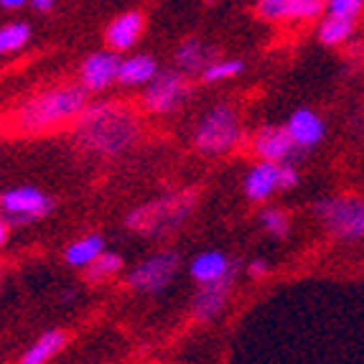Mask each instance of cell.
<instances>
[{
  "mask_svg": "<svg viewBox=\"0 0 364 364\" xmlns=\"http://www.w3.org/2000/svg\"><path fill=\"white\" fill-rule=\"evenodd\" d=\"M79 148L100 158H117L140 138V117L122 102H90L74 125Z\"/></svg>",
  "mask_w": 364,
  "mask_h": 364,
  "instance_id": "obj_1",
  "label": "cell"
},
{
  "mask_svg": "<svg viewBox=\"0 0 364 364\" xmlns=\"http://www.w3.org/2000/svg\"><path fill=\"white\" fill-rule=\"evenodd\" d=\"M90 105V92L79 85L51 87L46 92H38L31 100H26L16 109V128L23 133H51L69 122H77V117Z\"/></svg>",
  "mask_w": 364,
  "mask_h": 364,
  "instance_id": "obj_2",
  "label": "cell"
},
{
  "mask_svg": "<svg viewBox=\"0 0 364 364\" xmlns=\"http://www.w3.org/2000/svg\"><path fill=\"white\" fill-rule=\"evenodd\" d=\"M196 209V191H176L148 201L125 217V227L140 237H166L181 230Z\"/></svg>",
  "mask_w": 364,
  "mask_h": 364,
  "instance_id": "obj_3",
  "label": "cell"
},
{
  "mask_svg": "<svg viewBox=\"0 0 364 364\" xmlns=\"http://www.w3.org/2000/svg\"><path fill=\"white\" fill-rule=\"evenodd\" d=\"M242 122L237 109L230 105H214L196 125L194 146L201 156L219 158L235 151L242 143Z\"/></svg>",
  "mask_w": 364,
  "mask_h": 364,
  "instance_id": "obj_4",
  "label": "cell"
},
{
  "mask_svg": "<svg viewBox=\"0 0 364 364\" xmlns=\"http://www.w3.org/2000/svg\"><path fill=\"white\" fill-rule=\"evenodd\" d=\"M314 214L323 225V230L336 237L339 242L364 240V196H323V199L314 201Z\"/></svg>",
  "mask_w": 364,
  "mask_h": 364,
  "instance_id": "obj_5",
  "label": "cell"
},
{
  "mask_svg": "<svg viewBox=\"0 0 364 364\" xmlns=\"http://www.w3.org/2000/svg\"><path fill=\"white\" fill-rule=\"evenodd\" d=\"M191 97V79L181 69H158L156 77L143 87L140 105L151 115H168L176 112Z\"/></svg>",
  "mask_w": 364,
  "mask_h": 364,
  "instance_id": "obj_6",
  "label": "cell"
},
{
  "mask_svg": "<svg viewBox=\"0 0 364 364\" xmlns=\"http://www.w3.org/2000/svg\"><path fill=\"white\" fill-rule=\"evenodd\" d=\"M54 209V199L36 186H16L0 194V214L13 227H26L31 222L49 217Z\"/></svg>",
  "mask_w": 364,
  "mask_h": 364,
  "instance_id": "obj_7",
  "label": "cell"
},
{
  "mask_svg": "<svg viewBox=\"0 0 364 364\" xmlns=\"http://www.w3.org/2000/svg\"><path fill=\"white\" fill-rule=\"evenodd\" d=\"M178 273V255L173 250H161L156 255L146 257L143 262L133 267L128 273V286L135 293H164L173 283Z\"/></svg>",
  "mask_w": 364,
  "mask_h": 364,
  "instance_id": "obj_8",
  "label": "cell"
},
{
  "mask_svg": "<svg viewBox=\"0 0 364 364\" xmlns=\"http://www.w3.org/2000/svg\"><path fill=\"white\" fill-rule=\"evenodd\" d=\"M122 56L120 51L105 49L90 54L82 67H79V85L85 87L90 95H100V92H107L109 87L117 85V74H120Z\"/></svg>",
  "mask_w": 364,
  "mask_h": 364,
  "instance_id": "obj_9",
  "label": "cell"
},
{
  "mask_svg": "<svg viewBox=\"0 0 364 364\" xmlns=\"http://www.w3.org/2000/svg\"><path fill=\"white\" fill-rule=\"evenodd\" d=\"M252 153L260 161H273V164H293L301 156L286 125H262L252 135Z\"/></svg>",
  "mask_w": 364,
  "mask_h": 364,
  "instance_id": "obj_10",
  "label": "cell"
},
{
  "mask_svg": "<svg viewBox=\"0 0 364 364\" xmlns=\"http://www.w3.org/2000/svg\"><path fill=\"white\" fill-rule=\"evenodd\" d=\"M235 280H237V270H232L225 278L212 280V283H201L199 291L194 293V301H191V314H194L196 321L209 323L227 309L232 288H235Z\"/></svg>",
  "mask_w": 364,
  "mask_h": 364,
  "instance_id": "obj_11",
  "label": "cell"
},
{
  "mask_svg": "<svg viewBox=\"0 0 364 364\" xmlns=\"http://www.w3.org/2000/svg\"><path fill=\"white\" fill-rule=\"evenodd\" d=\"M326 13V0H260L257 16L267 23L316 21Z\"/></svg>",
  "mask_w": 364,
  "mask_h": 364,
  "instance_id": "obj_12",
  "label": "cell"
},
{
  "mask_svg": "<svg viewBox=\"0 0 364 364\" xmlns=\"http://www.w3.org/2000/svg\"><path fill=\"white\" fill-rule=\"evenodd\" d=\"M286 128L301 153L314 151V148L326 138V122H323V117L311 107L293 109L291 117L286 120Z\"/></svg>",
  "mask_w": 364,
  "mask_h": 364,
  "instance_id": "obj_13",
  "label": "cell"
},
{
  "mask_svg": "<svg viewBox=\"0 0 364 364\" xmlns=\"http://www.w3.org/2000/svg\"><path fill=\"white\" fill-rule=\"evenodd\" d=\"M242 191L252 204H265L280 191V164L273 161H260L247 171L242 181Z\"/></svg>",
  "mask_w": 364,
  "mask_h": 364,
  "instance_id": "obj_14",
  "label": "cell"
},
{
  "mask_svg": "<svg viewBox=\"0 0 364 364\" xmlns=\"http://www.w3.org/2000/svg\"><path fill=\"white\" fill-rule=\"evenodd\" d=\"M143 33H146V16L140 11H128L109 21L107 31H105V41L112 51L125 54L143 38Z\"/></svg>",
  "mask_w": 364,
  "mask_h": 364,
  "instance_id": "obj_15",
  "label": "cell"
},
{
  "mask_svg": "<svg viewBox=\"0 0 364 364\" xmlns=\"http://www.w3.org/2000/svg\"><path fill=\"white\" fill-rule=\"evenodd\" d=\"M232 270H237V262H232L230 257H227L225 252H219V250L199 252V255L191 260V265H188V273H191L196 286L225 278V275H230Z\"/></svg>",
  "mask_w": 364,
  "mask_h": 364,
  "instance_id": "obj_16",
  "label": "cell"
},
{
  "mask_svg": "<svg viewBox=\"0 0 364 364\" xmlns=\"http://www.w3.org/2000/svg\"><path fill=\"white\" fill-rule=\"evenodd\" d=\"M158 61L151 54H133L125 56L120 64V74H117V85L125 90H138L146 87L153 77L158 74Z\"/></svg>",
  "mask_w": 364,
  "mask_h": 364,
  "instance_id": "obj_17",
  "label": "cell"
},
{
  "mask_svg": "<svg viewBox=\"0 0 364 364\" xmlns=\"http://www.w3.org/2000/svg\"><path fill=\"white\" fill-rule=\"evenodd\" d=\"M69 344V336L67 331H61V328H51V331H43L33 344L21 354V362L23 364H46L51 362L54 357H59Z\"/></svg>",
  "mask_w": 364,
  "mask_h": 364,
  "instance_id": "obj_18",
  "label": "cell"
},
{
  "mask_svg": "<svg viewBox=\"0 0 364 364\" xmlns=\"http://www.w3.org/2000/svg\"><path fill=\"white\" fill-rule=\"evenodd\" d=\"M102 252H105V237L97 235V232H92V235L79 237V240L67 245V250H64V262H67L69 267L85 270V267H90Z\"/></svg>",
  "mask_w": 364,
  "mask_h": 364,
  "instance_id": "obj_19",
  "label": "cell"
},
{
  "mask_svg": "<svg viewBox=\"0 0 364 364\" xmlns=\"http://www.w3.org/2000/svg\"><path fill=\"white\" fill-rule=\"evenodd\" d=\"M212 61H214V49L207 41H201V38H188L176 51V67L181 72H186L188 77L191 74H201Z\"/></svg>",
  "mask_w": 364,
  "mask_h": 364,
  "instance_id": "obj_20",
  "label": "cell"
},
{
  "mask_svg": "<svg viewBox=\"0 0 364 364\" xmlns=\"http://www.w3.org/2000/svg\"><path fill=\"white\" fill-rule=\"evenodd\" d=\"M354 28H357V21L354 18H341V16H331V13H326L323 21L318 23L316 38H318L321 46L334 49V46H344V43L354 36Z\"/></svg>",
  "mask_w": 364,
  "mask_h": 364,
  "instance_id": "obj_21",
  "label": "cell"
},
{
  "mask_svg": "<svg viewBox=\"0 0 364 364\" xmlns=\"http://www.w3.org/2000/svg\"><path fill=\"white\" fill-rule=\"evenodd\" d=\"M122 265H125V262H122V257L117 255V252L105 250L102 255L92 262L90 267H85V280L90 283V286H100V283H105V280L115 278V275L122 270Z\"/></svg>",
  "mask_w": 364,
  "mask_h": 364,
  "instance_id": "obj_22",
  "label": "cell"
},
{
  "mask_svg": "<svg viewBox=\"0 0 364 364\" xmlns=\"http://www.w3.org/2000/svg\"><path fill=\"white\" fill-rule=\"evenodd\" d=\"M31 41V26L28 23H8L0 28V56L18 54L28 46Z\"/></svg>",
  "mask_w": 364,
  "mask_h": 364,
  "instance_id": "obj_23",
  "label": "cell"
},
{
  "mask_svg": "<svg viewBox=\"0 0 364 364\" xmlns=\"http://www.w3.org/2000/svg\"><path fill=\"white\" fill-rule=\"evenodd\" d=\"M245 72V61L242 59H214L204 72H201V82L207 85H217V82H227V79H235L237 74Z\"/></svg>",
  "mask_w": 364,
  "mask_h": 364,
  "instance_id": "obj_24",
  "label": "cell"
},
{
  "mask_svg": "<svg viewBox=\"0 0 364 364\" xmlns=\"http://www.w3.org/2000/svg\"><path fill=\"white\" fill-rule=\"evenodd\" d=\"M260 227L273 237V240H286L288 232H291V219L283 209L267 207L260 212Z\"/></svg>",
  "mask_w": 364,
  "mask_h": 364,
  "instance_id": "obj_25",
  "label": "cell"
},
{
  "mask_svg": "<svg viewBox=\"0 0 364 364\" xmlns=\"http://www.w3.org/2000/svg\"><path fill=\"white\" fill-rule=\"evenodd\" d=\"M326 13L357 21L364 13V0H326Z\"/></svg>",
  "mask_w": 364,
  "mask_h": 364,
  "instance_id": "obj_26",
  "label": "cell"
},
{
  "mask_svg": "<svg viewBox=\"0 0 364 364\" xmlns=\"http://www.w3.org/2000/svg\"><path fill=\"white\" fill-rule=\"evenodd\" d=\"M301 183L296 164H280V191H293Z\"/></svg>",
  "mask_w": 364,
  "mask_h": 364,
  "instance_id": "obj_27",
  "label": "cell"
},
{
  "mask_svg": "<svg viewBox=\"0 0 364 364\" xmlns=\"http://www.w3.org/2000/svg\"><path fill=\"white\" fill-rule=\"evenodd\" d=\"M247 273L252 275V278H262V275L270 273V262H267L265 257H255V260L247 262Z\"/></svg>",
  "mask_w": 364,
  "mask_h": 364,
  "instance_id": "obj_28",
  "label": "cell"
},
{
  "mask_svg": "<svg viewBox=\"0 0 364 364\" xmlns=\"http://www.w3.org/2000/svg\"><path fill=\"white\" fill-rule=\"evenodd\" d=\"M11 230H13V225L3 217V214H0V250L6 247L8 240H11Z\"/></svg>",
  "mask_w": 364,
  "mask_h": 364,
  "instance_id": "obj_29",
  "label": "cell"
},
{
  "mask_svg": "<svg viewBox=\"0 0 364 364\" xmlns=\"http://www.w3.org/2000/svg\"><path fill=\"white\" fill-rule=\"evenodd\" d=\"M54 6H56V0H31V8H33V11H38V13L54 11Z\"/></svg>",
  "mask_w": 364,
  "mask_h": 364,
  "instance_id": "obj_30",
  "label": "cell"
},
{
  "mask_svg": "<svg viewBox=\"0 0 364 364\" xmlns=\"http://www.w3.org/2000/svg\"><path fill=\"white\" fill-rule=\"evenodd\" d=\"M31 0H0V8H6V11H18V8L28 6Z\"/></svg>",
  "mask_w": 364,
  "mask_h": 364,
  "instance_id": "obj_31",
  "label": "cell"
}]
</instances>
